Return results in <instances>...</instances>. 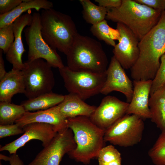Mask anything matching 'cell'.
Returning <instances> with one entry per match:
<instances>
[{"label": "cell", "instance_id": "d6986e66", "mask_svg": "<svg viewBox=\"0 0 165 165\" xmlns=\"http://www.w3.org/2000/svg\"><path fill=\"white\" fill-rule=\"evenodd\" d=\"M58 105L61 114L66 118L78 116L90 117L97 107L88 105L78 96L71 93L65 95L64 100Z\"/></svg>", "mask_w": 165, "mask_h": 165}, {"label": "cell", "instance_id": "603a6c76", "mask_svg": "<svg viewBox=\"0 0 165 165\" xmlns=\"http://www.w3.org/2000/svg\"><path fill=\"white\" fill-rule=\"evenodd\" d=\"M90 30L92 34L99 40L103 41L114 47L116 45L115 40L119 41L120 38L117 29L110 27L105 20L92 25Z\"/></svg>", "mask_w": 165, "mask_h": 165}, {"label": "cell", "instance_id": "3957f363", "mask_svg": "<svg viewBox=\"0 0 165 165\" xmlns=\"http://www.w3.org/2000/svg\"><path fill=\"white\" fill-rule=\"evenodd\" d=\"M107 8L106 18L126 25L139 41L157 24L162 12L134 0H122L119 7Z\"/></svg>", "mask_w": 165, "mask_h": 165}, {"label": "cell", "instance_id": "f1b7e54d", "mask_svg": "<svg viewBox=\"0 0 165 165\" xmlns=\"http://www.w3.org/2000/svg\"><path fill=\"white\" fill-rule=\"evenodd\" d=\"M160 64L156 76L152 80L150 95L165 85V53L161 57Z\"/></svg>", "mask_w": 165, "mask_h": 165}, {"label": "cell", "instance_id": "74e56055", "mask_svg": "<svg viewBox=\"0 0 165 165\" xmlns=\"http://www.w3.org/2000/svg\"><path fill=\"white\" fill-rule=\"evenodd\" d=\"M0 165H2V164L1 163V162H0Z\"/></svg>", "mask_w": 165, "mask_h": 165}, {"label": "cell", "instance_id": "f546056e", "mask_svg": "<svg viewBox=\"0 0 165 165\" xmlns=\"http://www.w3.org/2000/svg\"><path fill=\"white\" fill-rule=\"evenodd\" d=\"M24 132L23 129L15 123L6 125H0V139L22 134Z\"/></svg>", "mask_w": 165, "mask_h": 165}, {"label": "cell", "instance_id": "9a60e30c", "mask_svg": "<svg viewBox=\"0 0 165 165\" xmlns=\"http://www.w3.org/2000/svg\"><path fill=\"white\" fill-rule=\"evenodd\" d=\"M33 123H42L53 125L57 132L68 128L67 118L61 114L59 105L49 109L35 112H26L15 122L20 127Z\"/></svg>", "mask_w": 165, "mask_h": 165}, {"label": "cell", "instance_id": "7402d4cb", "mask_svg": "<svg viewBox=\"0 0 165 165\" xmlns=\"http://www.w3.org/2000/svg\"><path fill=\"white\" fill-rule=\"evenodd\" d=\"M64 98V95L52 92L28 99L22 102L20 105L26 112L44 110L59 105Z\"/></svg>", "mask_w": 165, "mask_h": 165}, {"label": "cell", "instance_id": "836d02e7", "mask_svg": "<svg viewBox=\"0 0 165 165\" xmlns=\"http://www.w3.org/2000/svg\"><path fill=\"white\" fill-rule=\"evenodd\" d=\"M9 157L10 165H24L23 161L16 153L12 154Z\"/></svg>", "mask_w": 165, "mask_h": 165}, {"label": "cell", "instance_id": "e0dca14e", "mask_svg": "<svg viewBox=\"0 0 165 165\" xmlns=\"http://www.w3.org/2000/svg\"><path fill=\"white\" fill-rule=\"evenodd\" d=\"M133 95L126 114L135 115L143 119H150L148 103L152 80H133Z\"/></svg>", "mask_w": 165, "mask_h": 165}, {"label": "cell", "instance_id": "277c9868", "mask_svg": "<svg viewBox=\"0 0 165 165\" xmlns=\"http://www.w3.org/2000/svg\"><path fill=\"white\" fill-rule=\"evenodd\" d=\"M66 55L67 66L72 71L103 73L108 68V58L101 44L88 36L78 33Z\"/></svg>", "mask_w": 165, "mask_h": 165}, {"label": "cell", "instance_id": "8992f818", "mask_svg": "<svg viewBox=\"0 0 165 165\" xmlns=\"http://www.w3.org/2000/svg\"><path fill=\"white\" fill-rule=\"evenodd\" d=\"M51 68L41 58L24 63L21 70L25 83L24 94L28 99L52 92L55 80Z\"/></svg>", "mask_w": 165, "mask_h": 165}, {"label": "cell", "instance_id": "4dcf8cb0", "mask_svg": "<svg viewBox=\"0 0 165 165\" xmlns=\"http://www.w3.org/2000/svg\"><path fill=\"white\" fill-rule=\"evenodd\" d=\"M23 2V0H0V15L7 13Z\"/></svg>", "mask_w": 165, "mask_h": 165}, {"label": "cell", "instance_id": "30bf717a", "mask_svg": "<svg viewBox=\"0 0 165 165\" xmlns=\"http://www.w3.org/2000/svg\"><path fill=\"white\" fill-rule=\"evenodd\" d=\"M76 147L73 133L67 128L57 133L28 165H59L64 155Z\"/></svg>", "mask_w": 165, "mask_h": 165}, {"label": "cell", "instance_id": "e575fe53", "mask_svg": "<svg viewBox=\"0 0 165 165\" xmlns=\"http://www.w3.org/2000/svg\"><path fill=\"white\" fill-rule=\"evenodd\" d=\"M3 50H0V80L6 75L7 72L5 69L4 62L2 57Z\"/></svg>", "mask_w": 165, "mask_h": 165}, {"label": "cell", "instance_id": "2e32d148", "mask_svg": "<svg viewBox=\"0 0 165 165\" xmlns=\"http://www.w3.org/2000/svg\"><path fill=\"white\" fill-rule=\"evenodd\" d=\"M32 15L28 13L22 15L13 22L14 40L11 46L6 53V59L13 65V68L22 70L24 63L22 56L25 51L22 39V34L24 28L31 24Z\"/></svg>", "mask_w": 165, "mask_h": 165}, {"label": "cell", "instance_id": "ba28073f", "mask_svg": "<svg viewBox=\"0 0 165 165\" xmlns=\"http://www.w3.org/2000/svg\"><path fill=\"white\" fill-rule=\"evenodd\" d=\"M144 128L143 119L126 114L105 130L104 140L122 147H132L141 140Z\"/></svg>", "mask_w": 165, "mask_h": 165}, {"label": "cell", "instance_id": "7c38bea8", "mask_svg": "<svg viewBox=\"0 0 165 165\" xmlns=\"http://www.w3.org/2000/svg\"><path fill=\"white\" fill-rule=\"evenodd\" d=\"M129 104L115 96H106L90 119L97 126L105 130L126 114Z\"/></svg>", "mask_w": 165, "mask_h": 165}, {"label": "cell", "instance_id": "8fae6325", "mask_svg": "<svg viewBox=\"0 0 165 165\" xmlns=\"http://www.w3.org/2000/svg\"><path fill=\"white\" fill-rule=\"evenodd\" d=\"M116 29L119 33L120 38L113 50V56L124 69H130L138 57L139 41L124 24L117 23Z\"/></svg>", "mask_w": 165, "mask_h": 165}, {"label": "cell", "instance_id": "1f68e13d", "mask_svg": "<svg viewBox=\"0 0 165 165\" xmlns=\"http://www.w3.org/2000/svg\"><path fill=\"white\" fill-rule=\"evenodd\" d=\"M154 9L161 12L165 10V0H134Z\"/></svg>", "mask_w": 165, "mask_h": 165}, {"label": "cell", "instance_id": "9c48e42d", "mask_svg": "<svg viewBox=\"0 0 165 165\" xmlns=\"http://www.w3.org/2000/svg\"><path fill=\"white\" fill-rule=\"evenodd\" d=\"M40 14L34 13L32 22L24 31L28 50V61L42 59L52 67L61 68L64 65L61 57L56 50L51 48L43 39L41 33Z\"/></svg>", "mask_w": 165, "mask_h": 165}, {"label": "cell", "instance_id": "5bb4252c", "mask_svg": "<svg viewBox=\"0 0 165 165\" xmlns=\"http://www.w3.org/2000/svg\"><path fill=\"white\" fill-rule=\"evenodd\" d=\"M106 74V79L101 93L107 95L113 91L120 92L125 96L127 102L130 103L133 92V82L114 56L111 57Z\"/></svg>", "mask_w": 165, "mask_h": 165}, {"label": "cell", "instance_id": "d6a6232c", "mask_svg": "<svg viewBox=\"0 0 165 165\" xmlns=\"http://www.w3.org/2000/svg\"><path fill=\"white\" fill-rule=\"evenodd\" d=\"M99 6L106 8H117L119 6L122 0H95Z\"/></svg>", "mask_w": 165, "mask_h": 165}, {"label": "cell", "instance_id": "83f0119b", "mask_svg": "<svg viewBox=\"0 0 165 165\" xmlns=\"http://www.w3.org/2000/svg\"><path fill=\"white\" fill-rule=\"evenodd\" d=\"M98 163H108L121 158L119 152L112 145L104 147L97 157Z\"/></svg>", "mask_w": 165, "mask_h": 165}, {"label": "cell", "instance_id": "ffe728a7", "mask_svg": "<svg viewBox=\"0 0 165 165\" xmlns=\"http://www.w3.org/2000/svg\"><path fill=\"white\" fill-rule=\"evenodd\" d=\"M53 3L47 0H23V2L10 12L0 15V28L13 23L24 12L31 9L37 11L40 9L52 8Z\"/></svg>", "mask_w": 165, "mask_h": 165}, {"label": "cell", "instance_id": "5b68a950", "mask_svg": "<svg viewBox=\"0 0 165 165\" xmlns=\"http://www.w3.org/2000/svg\"><path fill=\"white\" fill-rule=\"evenodd\" d=\"M40 17L44 41L52 48L66 55L78 33L71 17L53 8L42 10Z\"/></svg>", "mask_w": 165, "mask_h": 165}, {"label": "cell", "instance_id": "44dd1931", "mask_svg": "<svg viewBox=\"0 0 165 165\" xmlns=\"http://www.w3.org/2000/svg\"><path fill=\"white\" fill-rule=\"evenodd\" d=\"M149 100L151 121L161 131H165V85L151 94Z\"/></svg>", "mask_w": 165, "mask_h": 165}, {"label": "cell", "instance_id": "4fadbf2b", "mask_svg": "<svg viewBox=\"0 0 165 165\" xmlns=\"http://www.w3.org/2000/svg\"><path fill=\"white\" fill-rule=\"evenodd\" d=\"M23 134L13 141L2 146L0 151H8L11 154L16 153L18 149L32 140H38L42 142L44 147L54 137L57 132L50 124L42 123H33L24 126Z\"/></svg>", "mask_w": 165, "mask_h": 165}, {"label": "cell", "instance_id": "7a4b0ae2", "mask_svg": "<svg viewBox=\"0 0 165 165\" xmlns=\"http://www.w3.org/2000/svg\"><path fill=\"white\" fill-rule=\"evenodd\" d=\"M68 128L72 131L76 147L68 153L69 156L85 164L97 157L104 147L105 130L94 123L90 118L78 116L68 118Z\"/></svg>", "mask_w": 165, "mask_h": 165}, {"label": "cell", "instance_id": "d4e9b609", "mask_svg": "<svg viewBox=\"0 0 165 165\" xmlns=\"http://www.w3.org/2000/svg\"><path fill=\"white\" fill-rule=\"evenodd\" d=\"M26 112L24 108L11 102H0V125L14 124Z\"/></svg>", "mask_w": 165, "mask_h": 165}, {"label": "cell", "instance_id": "52a82bcc", "mask_svg": "<svg viewBox=\"0 0 165 165\" xmlns=\"http://www.w3.org/2000/svg\"><path fill=\"white\" fill-rule=\"evenodd\" d=\"M58 70L67 90L83 101L101 93L106 78V72L99 73L74 71L67 66Z\"/></svg>", "mask_w": 165, "mask_h": 165}, {"label": "cell", "instance_id": "cb8c5ba5", "mask_svg": "<svg viewBox=\"0 0 165 165\" xmlns=\"http://www.w3.org/2000/svg\"><path fill=\"white\" fill-rule=\"evenodd\" d=\"M79 2L83 8V17L87 23L93 25L106 18V8L97 6L89 0H80Z\"/></svg>", "mask_w": 165, "mask_h": 165}, {"label": "cell", "instance_id": "8d00e7d4", "mask_svg": "<svg viewBox=\"0 0 165 165\" xmlns=\"http://www.w3.org/2000/svg\"><path fill=\"white\" fill-rule=\"evenodd\" d=\"M9 156H6L2 154H0V159L1 160H3L5 161H9Z\"/></svg>", "mask_w": 165, "mask_h": 165}, {"label": "cell", "instance_id": "484cf974", "mask_svg": "<svg viewBox=\"0 0 165 165\" xmlns=\"http://www.w3.org/2000/svg\"><path fill=\"white\" fill-rule=\"evenodd\" d=\"M148 154L155 165H165V131H161Z\"/></svg>", "mask_w": 165, "mask_h": 165}, {"label": "cell", "instance_id": "6da1fadb", "mask_svg": "<svg viewBox=\"0 0 165 165\" xmlns=\"http://www.w3.org/2000/svg\"><path fill=\"white\" fill-rule=\"evenodd\" d=\"M139 55L130 69L133 80H152L165 53V10L157 24L139 41Z\"/></svg>", "mask_w": 165, "mask_h": 165}, {"label": "cell", "instance_id": "4316f807", "mask_svg": "<svg viewBox=\"0 0 165 165\" xmlns=\"http://www.w3.org/2000/svg\"><path fill=\"white\" fill-rule=\"evenodd\" d=\"M13 23L0 28V49L5 54L7 53L14 40Z\"/></svg>", "mask_w": 165, "mask_h": 165}, {"label": "cell", "instance_id": "ac0fdd59", "mask_svg": "<svg viewBox=\"0 0 165 165\" xmlns=\"http://www.w3.org/2000/svg\"><path fill=\"white\" fill-rule=\"evenodd\" d=\"M25 83L21 70L13 68L0 80V102H11L13 96L24 93Z\"/></svg>", "mask_w": 165, "mask_h": 165}, {"label": "cell", "instance_id": "d590c367", "mask_svg": "<svg viewBox=\"0 0 165 165\" xmlns=\"http://www.w3.org/2000/svg\"><path fill=\"white\" fill-rule=\"evenodd\" d=\"M122 158L108 163H99V165H122Z\"/></svg>", "mask_w": 165, "mask_h": 165}]
</instances>
